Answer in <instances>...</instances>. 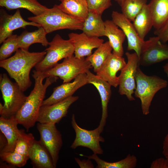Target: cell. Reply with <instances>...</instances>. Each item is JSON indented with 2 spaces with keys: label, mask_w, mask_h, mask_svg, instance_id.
Segmentation results:
<instances>
[{
  "label": "cell",
  "mask_w": 168,
  "mask_h": 168,
  "mask_svg": "<svg viewBox=\"0 0 168 168\" xmlns=\"http://www.w3.org/2000/svg\"><path fill=\"white\" fill-rule=\"evenodd\" d=\"M72 82L63 83L53 89L51 95L44 100L42 105H50L62 101L72 95L79 88L88 84L86 73L77 76Z\"/></svg>",
  "instance_id": "cell-15"
},
{
  "label": "cell",
  "mask_w": 168,
  "mask_h": 168,
  "mask_svg": "<svg viewBox=\"0 0 168 168\" xmlns=\"http://www.w3.org/2000/svg\"><path fill=\"white\" fill-rule=\"evenodd\" d=\"M163 68L164 72L166 74L168 78V62L163 66Z\"/></svg>",
  "instance_id": "cell-40"
},
{
  "label": "cell",
  "mask_w": 168,
  "mask_h": 168,
  "mask_svg": "<svg viewBox=\"0 0 168 168\" xmlns=\"http://www.w3.org/2000/svg\"><path fill=\"white\" fill-rule=\"evenodd\" d=\"M126 63L122 57L112 53L96 72V75L108 82L111 86L116 87L119 85V77L117 76V73L125 67Z\"/></svg>",
  "instance_id": "cell-18"
},
{
  "label": "cell",
  "mask_w": 168,
  "mask_h": 168,
  "mask_svg": "<svg viewBox=\"0 0 168 168\" xmlns=\"http://www.w3.org/2000/svg\"><path fill=\"white\" fill-rule=\"evenodd\" d=\"M17 35H12L2 43L0 48V60L2 61L9 57L12 54L19 49Z\"/></svg>",
  "instance_id": "cell-32"
},
{
  "label": "cell",
  "mask_w": 168,
  "mask_h": 168,
  "mask_svg": "<svg viewBox=\"0 0 168 168\" xmlns=\"http://www.w3.org/2000/svg\"><path fill=\"white\" fill-rule=\"evenodd\" d=\"M88 84L93 85L99 93L101 101L102 113L98 128L101 133L104 130L108 117V105L111 95V85L90 70L86 73Z\"/></svg>",
  "instance_id": "cell-16"
},
{
  "label": "cell",
  "mask_w": 168,
  "mask_h": 168,
  "mask_svg": "<svg viewBox=\"0 0 168 168\" xmlns=\"http://www.w3.org/2000/svg\"><path fill=\"white\" fill-rule=\"evenodd\" d=\"M58 5L63 12L84 21L89 12L86 0H62Z\"/></svg>",
  "instance_id": "cell-24"
},
{
  "label": "cell",
  "mask_w": 168,
  "mask_h": 168,
  "mask_svg": "<svg viewBox=\"0 0 168 168\" xmlns=\"http://www.w3.org/2000/svg\"><path fill=\"white\" fill-rule=\"evenodd\" d=\"M135 78V96L140 100L143 114L147 115L150 113V106L155 95L160 90L166 87L168 82L156 75H146L139 67L137 69Z\"/></svg>",
  "instance_id": "cell-4"
},
{
  "label": "cell",
  "mask_w": 168,
  "mask_h": 168,
  "mask_svg": "<svg viewBox=\"0 0 168 168\" xmlns=\"http://www.w3.org/2000/svg\"><path fill=\"white\" fill-rule=\"evenodd\" d=\"M151 168H168V163L165 158L160 157L154 160L150 165Z\"/></svg>",
  "instance_id": "cell-36"
},
{
  "label": "cell",
  "mask_w": 168,
  "mask_h": 168,
  "mask_svg": "<svg viewBox=\"0 0 168 168\" xmlns=\"http://www.w3.org/2000/svg\"><path fill=\"white\" fill-rule=\"evenodd\" d=\"M0 152L2 151L4 148L6 147L7 144V140L3 135L2 133H0Z\"/></svg>",
  "instance_id": "cell-39"
},
{
  "label": "cell",
  "mask_w": 168,
  "mask_h": 168,
  "mask_svg": "<svg viewBox=\"0 0 168 168\" xmlns=\"http://www.w3.org/2000/svg\"><path fill=\"white\" fill-rule=\"evenodd\" d=\"M112 21L124 33L128 41L127 50H133L139 58L145 41L138 36L133 23L122 13L113 11L111 14Z\"/></svg>",
  "instance_id": "cell-14"
},
{
  "label": "cell",
  "mask_w": 168,
  "mask_h": 168,
  "mask_svg": "<svg viewBox=\"0 0 168 168\" xmlns=\"http://www.w3.org/2000/svg\"><path fill=\"white\" fill-rule=\"evenodd\" d=\"M48 45L44 58L35 67L38 72H44L50 69L59 61L71 56L74 53V47L72 41L69 39H63L59 34L54 36Z\"/></svg>",
  "instance_id": "cell-6"
},
{
  "label": "cell",
  "mask_w": 168,
  "mask_h": 168,
  "mask_svg": "<svg viewBox=\"0 0 168 168\" xmlns=\"http://www.w3.org/2000/svg\"><path fill=\"white\" fill-rule=\"evenodd\" d=\"M79 98L78 96H70L62 101L50 105H42L37 122L42 124L58 123L66 116L71 105Z\"/></svg>",
  "instance_id": "cell-12"
},
{
  "label": "cell",
  "mask_w": 168,
  "mask_h": 168,
  "mask_svg": "<svg viewBox=\"0 0 168 168\" xmlns=\"http://www.w3.org/2000/svg\"><path fill=\"white\" fill-rule=\"evenodd\" d=\"M154 34L162 43L168 41V20L160 28L155 29Z\"/></svg>",
  "instance_id": "cell-35"
},
{
  "label": "cell",
  "mask_w": 168,
  "mask_h": 168,
  "mask_svg": "<svg viewBox=\"0 0 168 168\" xmlns=\"http://www.w3.org/2000/svg\"><path fill=\"white\" fill-rule=\"evenodd\" d=\"M168 60V44L156 36L145 41L139 57L140 65L147 66Z\"/></svg>",
  "instance_id": "cell-11"
},
{
  "label": "cell",
  "mask_w": 168,
  "mask_h": 168,
  "mask_svg": "<svg viewBox=\"0 0 168 168\" xmlns=\"http://www.w3.org/2000/svg\"><path fill=\"white\" fill-rule=\"evenodd\" d=\"M28 19L40 24L47 34L63 29L82 30L84 22L64 12L57 5L39 15Z\"/></svg>",
  "instance_id": "cell-3"
},
{
  "label": "cell",
  "mask_w": 168,
  "mask_h": 168,
  "mask_svg": "<svg viewBox=\"0 0 168 168\" xmlns=\"http://www.w3.org/2000/svg\"><path fill=\"white\" fill-rule=\"evenodd\" d=\"M113 49L109 41L103 43L94 52L86 58L91 64L94 72L96 73L112 53Z\"/></svg>",
  "instance_id": "cell-29"
},
{
  "label": "cell",
  "mask_w": 168,
  "mask_h": 168,
  "mask_svg": "<svg viewBox=\"0 0 168 168\" xmlns=\"http://www.w3.org/2000/svg\"><path fill=\"white\" fill-rule=\"evenodd\" d=\"M120 6L125 0H114Z\"/></svg>",
  "instance_id": "cell-41"
},
{
  "label": "cell",
  "mask_w": 168,
  "mask_h": 168,
  "mask_svg": "<svg viewBox=\"0 0 168 168\" xmlns=\"http://www.w3.org/2000/svg\"><path fill=\"white\" fill-rule=\"evenodd\" d=\"M32 76L35 83L34 87L26 99L22 106L15 116L18 124L22 125L28 131L37 122L39 113L48 87L56 82L57 77H49L44 79L40 72L34 70Z\"/></svg>",
  "instance_id": "cell-2"
},
{
  "label": "cell",
  "mask_w": 168,
  "mask_h": 168,
  "mask_svg": "<svg viewBox=\"0 0 168 168\" xmlns=\"http://www.w3.org/2000/svg\"><path fill=\"white\" fill-rule=\"evenodd\" d=\"M46 54L45 51L30 52L19 49L13 56L1 61L0 67L7 72L24 92L32 84L30 77L31 70L43 60Z\"/></svg>",
  "instance_id": "cell-1"
},
{
  "label": "cell",
  "mask_w": 168,
  "mask_h": 168,
  "mask_svg": "<svg viewBox=\"0 0 168 168\" xmlns=\"http://www.w3.org/2000/svg\"><path fill=\"white\" fill-rule=\"evenodd\" d=\"M59 1H61L62 0H59Z\"/></svg>",
  "instance_id": "cell-42"
},
{
  "label": "cell",
  "mask_w": 168,
  "mask_h": 168,
  "mask_svg": "<svg viewBox=\"0 0 168 168\" xmlns=\"http://www.w3.org/2000/svg\"><path fill=\"white\" fill-rule=\"evenodd\" d=\"M18 124L15 116L9 119L0 116V130L7 141V145L0 152L14 151L18 138Z\"/></svg>",
  "instance_id": "cell-21"
},
{
  "label": "cell",
  "mask_w": 168,
  "mask_h": 168,
  "mask_svg": "<svg viewBox=\"0 0 168 168\" xmlns=\"http://www.w3.org/2000/svg\"><path fill=\"white\" fill-rule=\"evenodd\" d=\"M105 36L109 39L112 48V53L119 56L123 57L124 53L123 44L126 36L123 31L112 20L105 21Z\"/></svg>",
  "instance_id": "cell-19"
},
{
  "label": "cell",
  "mask_w": 168,
  "mask_h": 168,
  "mask_svg": "<svg viewBox=\"0 0 168 168\" xmlns=\"http://www.w3.org/2000/svg\"><path fill=\"white\" fill-rule=\"evenodd\" d=\"M162 153L168 163V133L165 137L163 142Z\"/></svg>",
  "instance_id": "cell-38"
},
{
  "label": "cell",
  "mask_w": 168,
  "mask_h": 168,
  "mask_svg": "<svg viewBox=\"0 0 168 168\" xmlns=\"http://www.w3.org/2000/svg\"><path fill=\"white\" fill-rule=\"evenodd\" d=\"M55 124L39 123L37 125L40 135V140L49 152L55 168L56 166L59 152L63 144L62 135Z\"/></svg>",
  "instance_id": "cell-10"
},
{
  "label": "cell",
  "mask_w": 168,
  "mask_h": 168,
  "mask_svg": "<svg viewBox=\"0 0 168 168\" xmlns=\"http://www.w3.org/2000/svg\"><path fill=\"white\" fill-rule=\"evenodd\" d=\"M105 23L101 15L89 12L84 21L82 30L85 34L98 37L105 36Z\"/></svg>",
  "instance_id": "cell-26"
},
{
  "label": "cell",
  "mask_w": 168,
  "mask_h": 168,
  "mask_svg": "<svg viewBox=\"0 0 168 168\" xmlns=\"http://www.w3.org/2000/svg\"><path fill=\"white\" fill-rule=\"evenodd\" d=\"M125 54L128 61L118 76L119 92L121 95H125L129 101H133L135 100L133 94L136 88L135 76L140 65L139 58L135 52H126Z\"/></svg>",
  "instance_id": "cell-8"
},
{
  "label": "cell",
  "mask_w": 168,
  "mask_h": 168,
  "mask_svg": "<svg viewBox=\"0 0 168 168\" xmlns=\"http://www.w3.org/2000/svg\"><path fill=\"white\" fill-rule=\"evenodd\" d=\"M34 168H55L51 156L40 140H35L29 153Z\"/></svg>",
  "instance_id": "cell-20"
},
{
  "label": "cell",
  "mask_w": 168,
  "mask_h": 168,
  "mask_svg": "<svg viewBox=\"0 0 168 168\" xmlns=\"http://www.w3.org/2000/svg\"><path fill=\"white\" fill-rule=\"evenodd\" d=\"M68 36L74 45V56L80 58L91 55L92 50L98 48L104 42L102 39L88 35L83 32L80 34L71 33Z\"/></svg>",
  "instance_id": "cell-17"
},
{
  "label": "cell",
  "mask_w": 168,
  "mask_h": 168,
  "mask_svg": "<svg viewBox=\"0 0 168 168\" xmlns=\"http://www.w3.org/2000/svg\"><path fill=\"white\" fill-rule=\"evenodd\" d=\"M38 28L32 32L24 31L17 36L20 49L28 50L30 45L36 43H40L46 47L48 45L49 42L46 37L47 34L43 27Z\"/></svg>",
  "instance_id": "cell-23"
},
{
  "label": "cell",
  "mask_w": 168,
  "mask_h": 168,
  "mask_svg": "<svg viewBox=\"0 0 168 168\" xmlns=\"http://www.w3.org/2000/svg\"><path fill=\"white\" fill-rule=\"evenodd\" d=\"M0 88L4 103L1 116L9 119L15 116L25 102L27 96L16 82L12 81L7 75L0 76Z\"/></svg>",
  "instance_id": "cell-5"
},
{
  "label": "cell",
  "mask_w": 168,
  "mask_h": 168,
  "mask_svg": "<svg viewBox=\"0 0 168 168\" xmlns=\"http://www.w3.org/2000/svg\"><path fill=\"white\" fill-rule=\"evenodd\" d=\"M92 68L91 64L86 58H78L73 55L64 58L61 63H58L50 69L40 72L44 79L57 77L66 83L70 82L81 74L86 73Z\"/></svg>",
  "instance_id": "cell-7"
},
{
  "label": "cell",
  "mask_w": 168,
  "mask_h": 168,
  "mask_svg": "<svg viewBox=\"0 0 168 168\" xmlns=\"http://www.w3.org/2000/svg\"><path fill=\"white\" fill-rule=\"evenodd\" d=\"M89 159L94 160L97 164V168H134L137 165V159L134 155L128 154L124 159L114 162H108L100 159L97 154L94 153L87 156L82 154Z\"/></svg>",
  "instance_id": "cell-28"
},
{
  "label": "cell",
  "mask_w": 168,
  "mask_h": 168,
  "mask_svg": "<svg viewBox=\"0 0 168 168\" xmlns=\"http://www.w3.org/2000/svg\"><path fill=\"white\" fill-rule=\"evenodd\" d=\"M0 6L11 10L19 8L27 9L35 15H39L48 9L37 0H0Z\"/></svg>",
  "instance_id": "cell-22"
},
{
  "label": "cell",
  "mask_w": 168,
  "mask_h": 168,
  "mask_svg": "<svg viewBox=\"0 0 168 168\" xmlns=\"http://www.w3.org/2000/svg\"><path fill=\"white\" fill-rule=\"evenodd\" d=\"M89 12L101 15L112 5L111 0H86Z\"/></svg>",
  "instance_id": "cell-34"
},
{
  "label": "cell",
  "mask_w": 168,
  "mask_h": 168,
  "mask_svg": "<svg viewBox=\"0 0 168 168\" xmlns=\"http://www.w3.org/2000/svg\"><path fill=\"white\" fill-rule=\"evenodd\" d=\"M35 140L32 133H27L24 130L19 129L14 151L29 157L30 150Z\"/></svg>",
  "instance_id": "cell-31"
},
{
  "label": "cell",
  "mask_w": 168,
  "mask_h": 168,
  "mask_svg": "<svg viewBox=\"0 0 168 168\" xmlns=\"http://www.w3.org/2000/svg\"><path fill=\"white\" fill-rule=\"evenodd\" d=\"M147 0H125L120 6L122 13L131 22L147 4Z\"/></svg>",
  "instance_id": "cell-30"
},
{
  "label": "cell",
  "mask_w": 168,
  "mask_h": 168,
  "mask_svg": "<svg viewBox=\"0 0 168 168\" xmlns=\"http://www.w3.org/2000/svg\"><path fill=\"white\" fill-rule=\"evenodd\" d=\"M132 23L140 38L144 41L146 36L153 26V20L147 4L136 16Z\"/></svg>",
  "instance_id": "cell-27"
},
{
  "label": "cell",
  "mask_w": 168,
  "mask_h": 168,
  "mask_svg": "<svg viewBox=\"0 0 168 168\" xmlns=\"http://www.w3.org/2000/svg\"><path fill=\"white\" fill-rule=\"evenodd\" d=\"M1 159L14 166L21 167L26 163L29 157L15 151L2 152L0 153Z\"/></svg>",
  "instance_id": "cell-33"
},
{
  "label": "cell",
  "mask_w": 168,
  "mask_h": 168,
  "mask_svg": "<svg viewBox=\"0 0 168 168\" xmlns=\"http://www.w3.org/2000/svg\"><path fill=\"white\" fill-rule=\"evenodd\" d=\"M75 160L81 168H93L94 166L90 159L81 160L79 158H75Z\"/></svg>",
  "instance_id": "cell-37"
},
{
  "label": "cell",
  "mask_w": 168,
  "mask_h": 168,
  "mask_svg": "<svg viewBox=\"0 0 168 168\" xmlns=\"http://www.w3.org/2000/svg\"><path fill=\"white\" fill-rule=\"evenodd\" d=\"M148 7L155 29L161 27L168 20V0H151Z\"/></svg>",
  "instance_id": "cell-25"
},
{
  "label": "cell",
  "mask_w": 168,
  "mask_h": 168,
  "mask_svg": "<svg viewBox=\"0 0 168 168\" xmlns=\"http://www.w3.org/2000/svg\"><path fill=\"white\" fill-rule=\"evenodd\" d=\"M71 119L72 125L75 131L76 137L70 147L74 149L80 146L84 147L91 150L94 154H102L103 151L100 142H104L105 139L100 136L101 133L98 128L88 130L81 128L76 122L74 114H72Z\"/></svg>",
  "instance_id": "cell-9"
},
{
  "label": "cell",
  "mask_w": 168,
  "mask_h": 168,
  "mask_svg": "<svg viewBox=\"0 0 168 168\" xmlns=\"http://www.w3.org/2000/svg\"><path fill=\"white\" fill-rule=\"evenodd\" d=\"M31 26L40 27V25L33 21H27L22 17L19 9H17L13 15L8 14L3 9L0 10V44L12 35L13 31L20 28H25Z\"/></svg>",
  "instance_id": "cell-13"
}]
</instances>
